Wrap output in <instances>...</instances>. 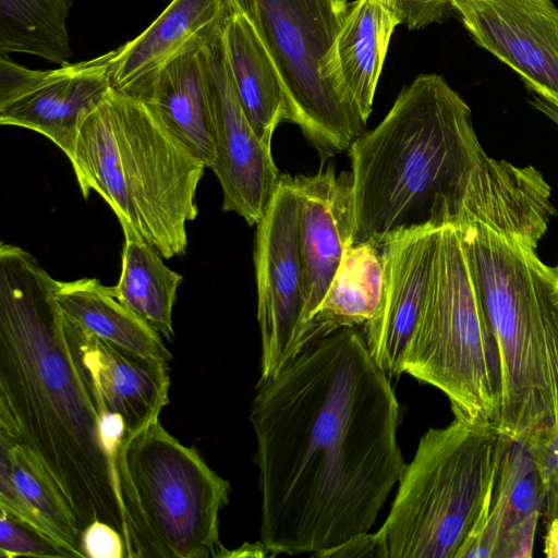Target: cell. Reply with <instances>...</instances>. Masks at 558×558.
<instances>
[{"mask_svg":"<svg viewBox=\"0 0 558 558\" xmlns=\"http://www.w3.org/2000/svg\"><path fill=\"white\" fill-rule=\"evenodd\" d=\"M260 542L323 557L369 532L405 462L401 407L365 338L342 327L256 384L250 412Z\"/></svg>","mask_w":558,"mask_h":558,"instance_id":"cell-1","label":"cell"},{"mask_svg":"<svg viewBox=\"0 0 558 558\" xmlns=\"http://www.w3.org/2000/svg\"><path fill=\"white\" fill-rule=\"evenodd\" d=\"M53 279L23 248L0 245V438L45 473L80 530L120 533L125 558H143L126 507L121 458L70 348Z\"/></svg>","mask_w":558,"mask_h":558,"instance_id":"cell-2","label":"cell"},{"mask_svg":"<svg viewBox=\"0 0 558 558\" xmlns=\"http://www.w3.org/2000/svg\"><path fill=\"white\" fill-rule=\"evenodd\" d=\"M353 243L457 225L484 151L466 101L442 75H417L350 147Z\"/></svg>","mask_w":558,"mask_h":558,"instance_id":"cell-3","label":"cell"},{"mask_svg":"<svg viewBox=\"0 0 558 558\" xmlns=\"http://www.w3.org/2000/svg\"><path fill=\"white\" fill-rule=\"evenodd\" d=\"M497 340L502 401L497 426L536 463L558 441V277L521 234L458 226Z\"/></svg>","mask_w":558,"mask_h":558,"instance_id":"cell-4","label":"cell"},{"mask_svg":"<svg viewBox=\"0 0 558 558\" xmlns=\"http://www.w3.org/2000/svg\"><path fill=\"white\" fill-rule=\"evenodd\" d=\"M70 162L84 198L98 193L124 236L163 258L185 254L206 166L145 102L111 88L83 123Z\"/></svg>","mask_w":558,"mask_h":558,"instance_id":"cell-5","label":"cell"},{"mask_svg":"<svg viewBox=\"0 0 558 558\" xmlns=\"http://www.w3.org/2000/svg\"><path fill=\"white\" fill-rule=\"evenodd\" d=\"M512 440L496 424L458 417L429 428L375 533L380 558H463L490 512Z\"/></svg>","mask_w":558,"mask_h":558,"instance_id":"cell-6","label":"cell"},{"mask_svg":"<svg viewBox=\"0 0 558 558\" xmlns=\"http://www.w3.org/2000/svg\"><path fill=\"white\" fill-rule=\"evenodd\" d=\"M403 373L440 390L454 417L497 425L499 349L457 226L439 230L429 292Z\"/></svg>","mask_w":558,"mask_h":558,"instance_id":"cell-7","label":"cell"},{"mask_svg":"<svg viewBox=\"0 0 558 558\" xmlns=\"http://www.w3.org/2000/svg\"><path fill=\"white\" fill-rule=\"evenodd\" d=\"M257 29L296 124L324 162L366 132V120L342 92L333 49L348 0H255Z\"/></svg>","mask_w":558,"mask_h":558,"instance_id":"cell-8","label":"cell"},{"mask_svg":"<svg viewBox=\"0 0 558 558\" xmlns=\"http://www.w3.org/2000/svg\"><path fill=\"white\" fill-rule=\"evenodd\" d=\"M121 458L159 558H220L219 514L230 483L159 420L133 434Z\"/></svg>","mask_w":558,"mask_h":558,"instance_id":"cell-9","label":"cell"},{"mask_svg":"<svg viewBox=\"0 0 558 558\" xmlns=\"http://www.w3.org/2000/svg\"><path fill=\"white\" fill-rule=\"evenodd\" d=\"M299 208L292 177L282 175L264 217L256 225L254 264L262 349L258 383L277 376L306 347L323 337L306 317Z\"/></svg>","mask_w":558,"mask_h":558,"instance_id":"cell-10","label":"cell"},{"mask_svg":"<svg viewBox=\"0 0 558 558\" xmlns=\"http://www.w3.org/2000/svg\"><path fill=\"white\" fill-rule=\"evenodd\" d=\"M201 52L215 130L211 170L222 189V210L254 226L264 217L282 175L271 147L258 137L239 100L223 33Z\"/></svg>","mask_w":558,"mask_h":558,"instance_id":"cell-11","label":"cell"},{"mask_svg":"<svg viewBox=\"0 0 558 558\" xmlns=\"http://www.w3.org/2000/svg\"><path fill=\"white\" fill-rule=\"evenodd\" d=\"M471 39L558 108V7L553 0H449Z\"/></svg>","mask_w":558,"mask_h":558,"instance_id":"cell-12","label":"cell"},{"mask_svg":"<svg viewBox=\"0 0 558 558\" xmlns=\"http://www.w3.org/2000/svg\"><path fill=\"white\" fill-rule=\"evenodd\" d=\"M440 229L405 230L381 246L384 291L375 316L364 326V338L372 357L390 377L403 374L429 292Z\"/></svg>","mask_w":558,"mask_h":558,"instance_id":"cell-13","label":"cell"},{"mask_svg":"<svg viewBox=\"0 0 558 558\" xmlns=\"http://www.w3.org/2000/svg\"><path fill=\"white\" fill-rule=\"evenodd\" d=\"M65 327L70 348L101 417H120L129 438L157 421L169 402L168 362L118 348L66 319Z\"/></svg>","mask_w":558,"mask_h":558,"instance_id":"cell-14","label":"cell"},{"mask_svg":"<svg viewBox=\"0 0 558 558\" xmlns=\"http://www.w3.org/2000/svg\"><path fill=\"white\" fill-rule=\"evenodd\" d=\"M230 13L227 0H171L144 32L113 50L111 88L145 101L168 65L223 33Z\"/></svg>","mask_w":558,"mask_h":558,"instance_id":"cell-15","label":"cell"},{"mask_svg":"<svg viewBox=\"0 0 558 558\" xmlns=\"http://www.w3.org/2000/svg\"><path fill=\"white\" fill-rule=\"evenodd\" d=\"M112 54L43 70L25 90L0 104V123L40 133L71 161L83 123L111 90Z\"/></svg>","mask_w":558,"mask_h":558,"instance_id":"cell-16","label":"cell"},{"mask_svg":"<svg viewBox=\"0 0 558 558\" xmlns=\"http://www.w3.org/2000/svg\"><path fill=\"white\" fill-rule=\"evenodd\" d=\"M292 182L300 204L299 250L306 317L316 327L313 317L347 248L353 244L352 175L351 171L337 174L335 168L329 166L314 175L292 177Z\"/></svg>","mask_w":558,"mask_h":558,"instance_id":"cell-17","label":"cell"},{"mask_svg":"<svg viewBox=\"0 0 558 558\" xmlns=\"http://www.w3.org/2000/svg\"><path fill=\"white\" fill-rule=\"evenodd\" d=\"M0 509L58 545L66 557H85L83 532L40 468L0 438Z\"/></svg>","mask_w":558,"mask_h":558,"instance_id":"cell-18","label":"cell"},{"mask_svg":"<svg viewBox=\"0 0 558 558\" xmlns=\"http://www.w3.org/2000/svg\"><path fill=\"white\" fill-rule=\"evenodd\" d=\"M223 38L242 108L258 137L271 147L275 130L289 121L279 72L257 27L243 14L231 10Z\"/></svg>","mask_w":558,"mask_h":558,"instance_id":"cell-19","label":"cell"},{"mask_svg":"<svg viewBox=\"0 0 558 558\" xmlns=\"http://www.w3.org/2000/svg\"><path fill=\"white\" fill-rule=\"evenodd\" d=\"M400 25L396 14L379 0L349 3L335 43L333 60L338 83L367 121L389 43Z\"/></svg>","mask_w":558,"mask_h":558,"instance_id":"cell-20","label":"cell"},{"mask_svg":"<svg viewBox=\"0 0 558 558\" xmlns=\"http://www.w3.org/2000/svg\"><path fill=\"white\" fill-rule=\"evenodd\" d=\"M201 51L187 53L168 65L143 102L206 168L211 169L215 130Z\"/></svg>","mask_w":558,"mask_h":558,"instance_id":"cell-21","label":"cell"},{"mask_svg":"<svg viewBox=\"0 0 558 558\" xmlns=\"http://www.w3.org/2000/svg\"><path fill=\"white\" fill-rule=\"evenodd\" d=\"M54 294L65 319L82 330L144 357L171 360L162 337L128 310L112 287L96 278L57 280Z\"/></svg>","mask_w":558,"mask_h":558,"instance_id":"cell-22","label":"cell"},{"mask_svg":"<svg viewBox=\"0 0 558 558\" xmlns=\"http://www.w3.org/2000/svg\"><path fill=\"white\" fill-rule=\"evenodd\" d=\"M384 284L383 247L368 242L351 244L313 323L323 336L342 327H364L379 307Z\"/></svg>","mask_w":558,"mask_h":558,"instance_id":"cell-23","label":"cell"},{"mask_svg":"<svg viewBox=\"0 0 558 558\" xmlns=\"http://www.w3.org/2000/svg\"><path fill=\"white\" fill-rule=\"evenodd\" d=\"M183 276L173 271L146 242L124 236L121 272L112 287L116 298L161 337L174 336L172 311Z\"/></svg>","mask_w":558,"mask_h":558,"instance_id":"cell-24","label":"cell"},{"mask_svg":"<svg viewBox=\"0 0 558 558\" xmlns=\"http://www.w3.org/2000/svg\"><path fill=\"white\" fill-rule=\"evenodd\" d=\"M501 508L498 558H529L543 506L546 486L530 450L512 440L496 487Z\"/></svg>","mask_w":558,"mask_h":558,"instance_id":"cell-25","label":"cell"},{"mask_svg":"<svg viewBox=\"0 0 558 558\" xmlns=\"http://www.w3.org/2000/svg\"><path fill=\"white\" fill-rule=\"evenodd\" d=\"M74 0H0V52L63 65L73 54L66 21Z\"/></svg>","mask_w":558,"mask_h":558,"instance_id":"cell-26","label":"cell"},{"mask_svg":"<svg viewBox=\"0 0 558 558\" xmlns=\"http://www.w3.org/2000/svg\"><path fill=\"white\" fill-rule=\"evenodd\" d=\"M0 556L66 557L63 550L40 532L0 509Z\"/></svg>","mask_w":558,"mask_h":558,"instance_id":"cell-27","label":"cell"},{"mask_svg":"<svg viewBox=\"0 0 558 558\" xmlns=\"http://www.w3.org/2000/svg\"><path fill=\"white\" fill-rule=\"evenodd\" d=\"M398 17L400 25L410 31L445 23L452 10L449 0H379Z\"/></svg>","mask_w":558,"mask_h":558,"instance_id":"cell-28","label":"cell"},{"mask_svg":"<svg viewBox=\"0 0 558 558\" xmlns=\"http://www.w3.org/2000/svg\"><path fill=\"white\" fill-rule=\"evenodd\" d=\"M83 548L88 558H125L122 536L112 526L96 521L83 532Z\"/></svg>","mask_w":558,"mask_h":558,"instance_id":"cell-29","label":"cell"},{"mask_svg":"<svg viewBox=\"0 0 558 558\" xmlns=\"http://www.w3.org/2000/svg\"><path fill=\"white\" fill-rule=\"evenodd\" d=\"M41 71L27 69L0 52V104L21 94L40 76Z\"/></svg>","mask_w":558,"mask_h":558,"instance_id":"cell-30","label":"cell"},{"mask_svg":"<svg viewBox=\"0 0 558 558\" xmlns=\"http://www.w3.org/2000/svg\"><path fill=\"white\" fill-rule=\"evenodd\" d=\"M323 557H380L375 533L355 536L329 550Z\"/></svg>","mask_w":558,"mask_h":558,"instance_id":"cell-31","label":"cell"},{"mask_svg":"<svg viewBox=\"0 0 558 558\" xmlns=\"http://www.w3.org/2000/svg\"><path fill=\"white\" fill-rule=\"evenodd\" d=\"M544 553L548 558H558V517L546 519Z\"/></svg>","mask_w":558,"mask_h":558,"instance_id":"cell-32","label":"cell"},{"mask_svg":"<svg viewBox=\"0 0 558 558\" xmlns=\"http://www.w3.org/2000/svg\"><path fill=\"white\" fill-rule=\"evenodd\" d=\"M271 556L267 547L259 541L256 544H243L241 547L232 550L223 548L220 557H265Z\"/></svg>","mask_w":558,"mask_h":558,"instance_id":"cell-33","label":"cell"},{"mask_svg":"<svg viewBox=\"0 0 558 558\" xmlns=\"http://www.w3.org/2000/svg\"><path fill=\"white\" fill-rule=\"evenodd\" d=\"M232 11L246 16L257 27V11L255 0H227Z\"/></svg>","mask_w":558,"mask_h":558,"instance_id":"cell-34","label":"cell"},{"mask_svg":"<svg viewBox=\"0 0 558 558\" xmlns=\"http://www.w3.org/2000/svg\"><path fill=\"white\" fill-rule=\"evenodd\" d=\"M531 105L548 117L558 126V108L537 95L532 97Z\"/></svg>","mask_w":558,"mask_h":558,"instance_id":"cell-35","label":"cell"},{"mask_svg":"<svg viewBox=\"0 0 558 558\" xmlns=\"http://www.w3.org/2000/svg\"><path fill=\"white\" fill-rule=\"evenodd\" d=\"M555 269H556V272H557V277H558V266H557V267H555Z\"/></svg>","mask_w":558,"mask_h":558,"instance_id":"cell-36","label":"cell"}]
</instances>
